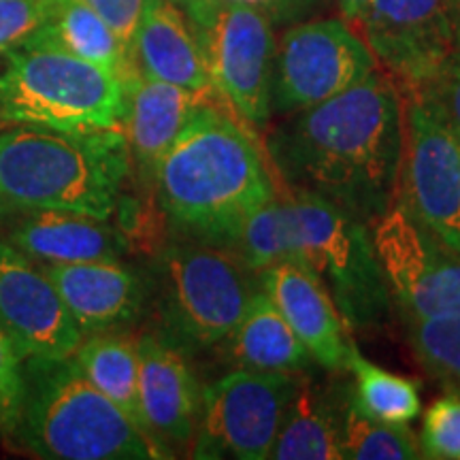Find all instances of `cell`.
<instances>
[{
    "instance_id": "6da1fadb",
    "label": "cell",
    "mask_w": 460,
    "mask_h": 460,
    "mask_svg": "<svg viewBox=\"0 0 460 460\" xmlns=\"http://www.w3.org/2000/svg\"><path fill=\"white\" fill-rule=\"evenodd\" d=\"M279 183L371 224L399 197L402 92L373 71L341 94L286 115L264 137Z\"/></svg>"
},
{
    "instance_id": "7a4b0ae2",
    "label": "cell",
    "mask_w": 460,
    "mask_h": 460,
    "mask_svg": "<svg viewBox=\"0 0 460 460\" xmlns=\"http://www.w3.org/2000/svg\"><path fill=\"white\" fill-rule=\"evenodd\" d=\"M152 181L172 226L224 247L252 211L275 197L254 135L222 101L200 109L160 158Z\"/></svg>"
},
{
    "instance_id": "3957f363",
    "label": "cell",
    "mask_w": 460,
    "mask_h": 460,
    "mask_svg": "<svg viewBox=\"0 0 460 460\" xmlns=\"http://www.w3.org/2000/svg\"><path fill=\"white\" fill-rule=\"evenodd\" d=\"M124 130L11 126L0 132V194L13 209L109 220L130 175Z\"/></svg>"
},
{
    "instance_id": "277c9868",
    "label": "cell",
    "mask_w": 460,
    "mask_h": 460,
    "mask_svg": "<svg viewBox=\"0 0 460 460\" xmlns=\"http://www.w3.org/2000/svg\"><path fill=\"white\" fill-rule=\"evenodd\" d=\"M13 439L39 458L154 460L171 454L65 360L24 362Z\"/></svg>"
},
{
    "instance_id": "5b68a950",
    "label": "cell",
    "mask_w": 460,
    "mask_h": 460,
    "mask_svg": "<svg viewBox=\"0 0 460 460\" xmlns=\"http://www.w3.org/2000/svg\"><path fill=\"white\" fill-rule=\"evenodd\" d=\"M126 82L118 73L45 43L4 58L0 122L56 130H118L126 115Z\"/></svg>"
},
{
    "instance_id": "8992f818",
    "label": "cell",
    "mask_w": 460,
    "mask_h": 460,
    "mask_svg": "<svg viewBox=\"0 0 460 460\" xmlns=\"http://www.w3.org/2000/svg\"><path fill=\"white\" fill-rule=\"evenodd\" d=\"M278 192L290 220L295 262L324 286L349 329L384 324L394 305L369 224L301 190L279 183Z\"/></svg>"
},
{
    "instance_id": "52a82bcc",
    "label": "cell",
    "mask_w": 460,
    "mask_h": 460,
    "mask_svg": "<svg viewBox=\"0 0 460 460\" xmlns=\"http://www.w3.org/2000/svg\"><path fill=\"white\" fill-rule=\"evenodd\" d=\"M250 273L224 245L188 237L164 247L156 261V335L183 354L217 348L256 292Z\"/></svg>"
},
{
    "instance_id": "ba28073f",
    "label": "cell",
    "mask_w": 460,
    "mask_h": 460,
    "mask_svg": "<svg viewBox=\"0 0 460 460\" xmlns=\"http://www.w3.org/2000/svg\"><path fill=\"white\" fill-rule=\"evenodd\" d=\"M396 200L435 237L460 252V132L418 90L402 92Z\"/></svg>"
},
{
    "instance_id": "9c48e42d",
    "label": "cell",
    "mask_w": 460,
    "mask_h": 460,
    "mask_svg": "<svg viewBox=\"0 0 460 460\" xmlns=\"http://www.w3.org/2000/svg\"><path fill=\"white\" fill-rule=\"evenodd\" d=\"M377 71L369 45L343 17L286 26L273 62L271 115H292L341 94Z\"/></svg>"
},
{
    "instance_id": "30bf717a",
    "label": "cell",
    "mask_w": 460,
    "mask_h": 460,
    "mask_svg": "<svg viewBox=\"0 0 460 460\" xmlns=\"http://www.w3.org/2000/svg\"><path fill=\"white\" fill-rule=\"evenodd\" d=\"M192 28L217 96L250 130L267 128L278 48L269 17L245 4L216 0L205 20Z\"/></svg>"
},
{
    "instance_id": "8fae6325",
    "label": "cell",
    "mask_w": 460,
    "mask_h": 460,
    "mask_svg": "<svg viewBox=\"0 0 460 460\" xmlns=\"http://www.w3.org/2000/svg\"><path fill=\"white\" fill-rule=\"evenodd\" d=\"M301 373L234 369L200 396L192 456L216 460L271 458L281 420Z\"/></svg>"
},
{
    "instance_id": "7c38bea8",
    "label": "cell",
    "mask_w": 460,
    "mask_h": 460,
    "mask_svg": "<svg viewBox=\"0 0 460 460\" xmlns=\"http://www.w3.org/2000/svg\"><path fill=\"white\" fill-rule=\"evenodd\" d=\"M369 230L401 315H460V252L424 228L399 200L373 220Z\"/></svg>"
},
{
    "instance_id": "4fadbf2b",
    "label": "cell",
    "mask_w": 460,
    "mask_h": 460,
    "mask_svg": "<svg viewBox=\"0 0 460 460\" xmlns=\"http://www.w3.org/2000/svg\"><path fill=\"white\" fill-rule=\"evenodd\" d=\"M356 26L379 71L401 90H416L456 48L460 0H371Z\"/></svg>"
},
{
    "instance_id": "5bb4252c",
    "label": "cell",
    "mask_w": 460,
    "mask_h": 460,
    "mask_svg": "<svg viewBox=\"0 0 460 460\" xmlns=\"http://www.w3.org/2000/svg\"><path fill=\"white\" fill-rule=\"evenodd\" d=\"M0 329L26 360L71 358L84 332L43 267L0 239Z\"/></svg>"
},
{
    "instance_id": "9a60e30c",
    "label": "cell",
    "mask_w": 460,
    "mask_h": 460,
    "mask_svg": "<svg viewBox=\"0 0 460 460\" xmlns=\"http://www.w3.org/2000/svg\"><path fill=\"white\" fill-rule=\"evenodd\" d=\"M258 279L315 365L329 371L348 369L358 348L324 286L298 262L273 264L258 273Z\"/></svg>"
},
{
    "instance_id": "2e32d148",
    "label": "cell",
    "mask_w": 460,
    "mask_h": 460,
    "mask_svg": "<svg viewBox=\"0 0 460 460\" xmlns=\"http://www.w3.org/2000/svg\"><path fill=\"white\" fill-rule=\"evenodd\" d=\"M139 394L147 433L171 456L192 446L203 393L186 354L156 332L139 337Z\"/></svg>"
},
{
    "instance_id": "e0dca14e",
    "label": "cell",
    "mask_w": 460,
    "mask_h": 460,
    "mask_svg": "<svg viewBox=\"0 0 460 460\" xmlns=\"http://www.w3.org/2000/svg\"><path fill=\"white\" fill-rule=\"evenodd\" d=\"M84 335L119 331L139 320L149 288L119 261L41 264Z\"/></svg>"
},
{
    "instance_id": "ac0fdd59",
    "label": "cell",
    "mask_w": 460,
    "mask_h": 460,
    "mask_svg": "<svg viewBox=\"0 0 460 460\" xmlns=\"http://www.w3.org/2000/svg\"><path fill=\"white\" fill-rule=\"evenodd\" d=\"M124 137L130 164L152 181L154 169L166 149L188 128L200 109L222 101L216 92H197L135 73L126 79ZM224 102V101H222Z\"/></svg>"
},
{
    "instance_id": "d6986e66",
    "label": "cell",
    "mask_w": 460,
    "mask_h": 460,
    "mask_svg": "<svg viewBox=\"0 0 460 460\" xmlns=\"http://www.w3.org/2000/svg\"><path fill=\"white\" fill-rule=\"evenodd\" d=\"M130 49L137 71L146 77L188 90L216 92L207 75L197 32L169 0H146Z\"/></svg>"
},
{
    "instance_id": "ffe728a7",
    "label": "cell",
    "mask_w": 460,
    "mask_h": 460,
    "mask_svg": "<svg viewBox=\"0 0 460 460\" xmlns=\"http://www.w3.org/2000/svg\"><path fill=\"white\" fill-rule=\"evenodd\" d=\"M7 241L39 264L119 261L124 241L107 220L34 209L9 228Z\"/></svg>"
},
{
    "instance_id": "44dd1931",
    "label": "cell",
    "mask_w": 460,
    "mask_h": 460,
    "mask_svg": "<svg viewBox=\"0 0 460 460\" xmlns=\"http://www.w3.org/2000/svg\"><path fill=\"white\" fill-rule=\"evenodd\" d=\"M237 369L264 373H303L312 354L295 335L267 292L256 290L233 332L217 345Z\"/></svg>"
},
{
    "instance_id": "7402d4cb",
    "label": "cell",
    "mask_w": 460,
    "mask_h": 460,
    "mask_svg": "<svg viewBox=\"0 0 460 460\" xmlns=\"http://www.w3.org/2000/svg\"><path fill=\"white\" fill-rule=\"evenodd\" d=\"M31 43L54 45L118 73L124 82L139 73L122 39L84 0H49L48 20Z\"/></svg>"
},
{
    "instance_id": "603a6c76",
    "label": "cell",
    "mask_w": 460,
    "mask_h": 460,
    "mask_svg": "<svg viewBox=\"0 0 460 460\" xmlns=\"http://www.w3.org/2000/svg\"><path fill=\"white\" fill-rule=\"evenodd\" d=\"M71 360L92 386L147 433L139 394V337L126 335L122 329L90 332L84 335Z\"/></svg>"
},
{
    "instance_id": "cb8c5ba5",
    "label": "cell",
    "mask_w": 460,
    "mask_h": 460,
    "mask_svg": "<svg viewBox=\"0 0 460 460\" xmlns=\"http://www.w3.org/2000/svg\"><path fill=\"white\" fill-rule=\"evenodd\" d=\"M275 460H343L341 410L309 382L301 379L288 402L275 439Z\"/></svg>"
},
{
    "instance_id": "d4e9b609",
    "label": "cell",
    "mask_w": 460,
    "mask_h": 460,
    "mask_svg": "<svg viewBox=\"0 0 460 460\" xmlns=\"http://www.w3.org/2000/svg\"><path fill=\"white\" fill-rule=\"evenodd\" d=\"M348 371L354 376L349 399L362 413L390 424H410L420 416L422 401L416 379L386 371L358 349L352 354Z\"/></svg>"
},
{
    "instance_id": "484cf974",
    "label": "cell",
    "mask_w": 460,
    "mask_h": 460,
    "mask_svg": "<svg viewBox=\"0 0 460 460\" xmlns=\"http://www.w3.org/2000/svg\"><path fill=\"white\" fill-rule=\"evenodd\" d=\"M228 250H233L254 273L279 262H295L290 220L278 188L273 199L241 222L234 237L230 239Z\"/></svg>"
},
{
    "instance_id": "4316f807",
    "label": "cell",
    "mask_w": 460,
    "mask_h": 460,
    "mask_svg": "<svg viewBox=\"0 0 460 460\" xmlns=\"http://www.w3.org/2000/svg\"><path fill=\"white\" fill-rule=\"evenodd\" d=\"M341 405V454L349 460L422 458L410 424H390L362 413L345 393Z\"/></svg>"
},
{
    "instance_id": "83f0119b",
    "label": "cell",
    "mask_w": 460,
    "mask_h": 460,
    "mask_svg": "<svg viewBox=\"0 0 460 460\" xmlns=\"http://www.w3.org/2000/svg\"><path fill=\"white\" fill-rule=\"evenodd\" d=\"M405 320L407 341L424 371L447 390H460V315Z\"/></svg>"
},
{
    "instance_id": "f1b7e54d",
    "label": "cell",
    "mask_w": 460,
    "mask_h": 460,
    "mask_svg": "<svg viewBox=\"0 0 460 460\" xmlns=\"http://www.w3.org/2000/svg\"><path fill=\"white\" fill-rule=\"evenodd\" d=\"M418 444L422 458L460 460V390H447L429 407Z\"/></svg>"
},
{
    "instance_id": "f546056e",
    "label": "cell",
    "mask_w": 460,
    "mask_h": 460,
    "mask_svg": "<svg viewBox=\"0 0 460 460\" xmlns=\"http://www.w3.org/2000/svg\"><path fill=\"white\" fill-rule=\"evenodd\" d=\"M49 13V0H0V60L37 37Z\"/></svg>"
},
{
    "instance_id": "4dcf8cb0",
    "label": "cell",
    "mask_w": 460,
    "mask_h": 460,
    "mask_svg": "<svg viewBox=\"0 0 460 460\" xmlns=\"http://www.w3.org/2000/svg\"><path fill=\"white\" fill-rule=\"evenodd\" d=\"M24 358L11 337L0 329V433L13 437L24 402Z\"/></svg>"
},
{
    "instance_id": "1f68e13d",
    "label": "cell",
    "mask_w": 460,
    "mask_h": 460,
    "mask_svg": "<svg viewBox=\"0 0 460 460\" xmlns=\"http://www.w3.org/2000/svg\"><path fill=\"white\" fill-rule=\"evenodd\" d=\"M416 90L427 94L460 132V39L439 71Z\"/></svg>"
},
{
    "instance_id": "d6a6232c",
    "label": "cell",
    "mask_w": 460,
    "mask_h": 460,
    "mask_svg": "<svg viewBox=\"0 0 460 460\" xmlns=\"http://www.w3.org/2000/svg\"><path fill=\"white\" fill-rule=\"evenodd\" d=\"M90 9H94L107 26L122 39L126 48H132L137 26H139L146 0H84ZM132 54V49H130Z\"/></svg>"
},
{
    "instance_id": "836d02e7",
    "label": "cell",
    "mask_w": 460,
    "mask_h": 460,
    "mask_svg": "<svg viewBox=\"0 0 460 460\" xmlns=\"http://www.w3.org/2000/svg\"><path fill=\"white\" fill-rule=\"evenodd\" d=\"M230 3H239L261 11L275 28H286L296 24V22L312 20L329 4V0H230Z\"/></svg>"
},
{
    "instance_id": "e575fe53",
    "label": "cell",
    "mask_w": 460,
    "mask_h": 460,
    "mask_svg": "<svg viewBox=\"0 0 460 460\" xmlns=\"http://www.w3.org/2000/svg\"><path fill=\"white\" fill-rule=\"evenodd\" d=\"M169 3L175 4V7L188 17L190 24L197 26L205 20L207 13H209L211 7L216 4V0H169Z\"/></svg>"
},
{
    "instance_id": "d590c367",
    "label": "cell",
    "mask_w": 460,
    "mask_h": 460,
    "mask_svg": "<svg viewBox=\"0 0 460 460\" xmlns=\"http://www.w3.org/2000/svg\"><path fill=\"white\" fill-rule=\"evenodd\" d=\"M369 3L371 0H335L339 13H341L343 20L349 22L352 26H356L362 20V15H365Z\"/></svg>"
},
{
    "instance_id": "8d00e7d4",
    "label": "cell",
    "mask_w": 460,
    "mask_h": 460,
    "mask_svg": "<svg viewBox=\"0 0 460 460\" xmlns=\"http://www.w3.org/2000/svg\"><path fill=\"white\" fill-rule=\"evenodd\" d=\"M11 209H13V207H11V205L7 203V200H4L3 194H0V217H4V216H7Z\"/></svg>"
}]
</instances>
